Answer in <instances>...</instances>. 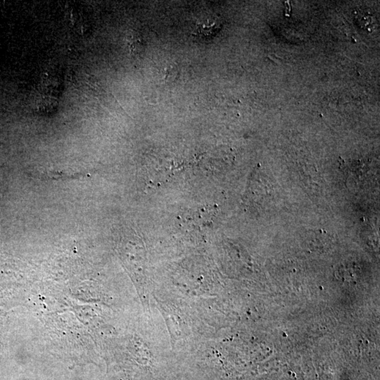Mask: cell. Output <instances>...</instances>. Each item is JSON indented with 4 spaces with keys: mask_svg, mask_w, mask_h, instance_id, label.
I'll return each instance as SVG.
<instances>
[{
    "mask_svg": "<svg viewBox=\"0 0 380 380\" xmlns=\"http://www.w3.org/2000/svg\"><path fill=\"white\" fill-rule=\"evenodd\" d=\"M127 45L129 51L133 56H139L144 50L141 37L135 33H130L127 37Z\"/></svg>",
    "mask_w": 380,
    "mask_h": 380,
    "instance_id": "cell-1",
    "label": "cell"
}]
</instances>
